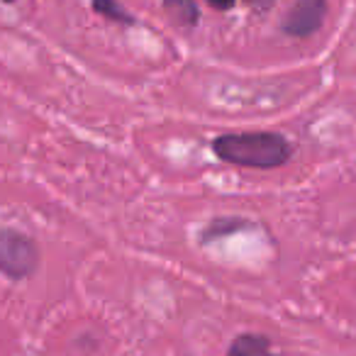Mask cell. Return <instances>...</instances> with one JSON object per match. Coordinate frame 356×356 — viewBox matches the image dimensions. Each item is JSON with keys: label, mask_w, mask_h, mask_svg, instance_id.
<instances>
[{"label": "cell", "mask_w": 356, "mask_h": 356, "mask_svg": "<svg viewBox=\"0 0 356 356\" xmlns=\"http://www.w3.org/2000/svg\"><path fill=\"white\" fill-rule=\"evenodd\" d=\"M325 0H298L283 20V32L291 37H310L325 22Z\"/></svg>", "instance_id": "3"}, {"label": "cell", "mask_w": 356, "mask_h": 356, "mask_svg": "<svg viewBox=\"0 0 356 356\" xmlns=\"http://www.w3.org/2000/svg\"><path fill=\"white\" fill-rule=\"evenodd\" d=\"M163 10L171 15L173 22H178V25L184 27H193L200 17L195 0H163Z\"/></svg>", "instance_id": "5"}, {"label": "cell", "mask_w": 356, "mask_h": 356, "mask_svg": "<svg viewBox=\"0 0 356 356\" xmlns=\"http://www.w3.org/2000/svg\"><path fill=\"white\" fill-rule=\"evenodd\" d=\"M213 152L234 166L276 168L291 159V144L273 132L222 134L213 142Z\"/></svg>", "instance_id": "1"}, {"label": "cell", "mask_w": 356, "mask_h": 356, "mask_svg": "<svg viewBox=\"0 0 356 356\" xmlns=\"http://www.w3.org/2000/svg\"><path fill=\"white\" fill-rule=\"evenodd\" d=\"M93 10L105 15L108 20H115V22H124V25H132L134 17L129 13H124L122 8L115 3V0H93Z\"/></svg>", "instance_id": "6"}, {"label": "cell", "mask_w": 356, "mask_h": 356, "mask_svg": "<svg viewBox=\"0 0 356 356\" xmlns=\"http://www.w3.org/2000/svg\"><path fill=\"white\" fill-rule=\"evenodd\" d=\"M247 6L254 8V10H259V13H264L273 6V0H247Z\"/></svg>", "instance_id": "7"}, {"label": "cell", "mask_w": 356, "mask_h": 356, "mask_svg": "<svg viewBox=\"0 0 356 356\" xmlns=\"http://www.w3.org/2000/svg\"><path fill=\"white\" fill-rule=\"evenodd\" d=\"M227 356H278L271 349V341L261 334H239L232 341Z\"/></svg>", "instance_id": "4"}, {"label": "cell", "mask_w": 356, "mask_h": 356, "mask_svg": "<svg viewBox=\"0 0 356 356\" xmlns=\"http://www.w3.org/2000/svg\"><path fill=\"white\" fill-rule=\"evenodd\" d=\"M6 3H13V0H6Z\"/></svg>", "instance_id": "9"}, {"label": "cell", "mask_w": 356, "mask_h": 356, "mask_svg": "<svg viewBox=\"0 0 356 356\" xmlns=\"http://www.w3.org/2000/svg\"><path fill=\"white\" fill-rule=\"evenodd\" d=\"M37 266V247L30 237L0 229V271L10 278H25Z\"/></svg>", "instance_id": "2"}, {"label": "cell", "mask_w": 356, "mask_h": 356, "mask_svg": "<svg viewBox=\"0 0 356 356\" xmlns=\"http://www.w3.org/2000/svg\"><path fill=\"white\" fill-rule=\"evenodd\" d=\"M208 3L215 8V10H229V8H234L237 0H208Z\"/></svg>", "instance_id": "8"}]
</instances>
